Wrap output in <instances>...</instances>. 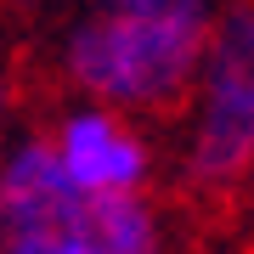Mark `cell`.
<instances>
[{
    "label": "cell",
    "mask_w": 254,
    "mask_h": 254,
    "mask_svg": "<svg viewBox=\"0 0 254 254\" xmlns=\"http://www.w3.org/2000/svg\"><path fill=\"white\" fill-rule=\"evenodd\" d=\"M0 254H164V215L73 187L46 136H17L0 153Z\"/></svg>",
    "instance_id": "2"
},
{
    "label": "cell",
    "mask_w": 254,
    "mask_h": 254,
    "mask_svg": "<svg viewBox=\"0 0 254 254\" xmlns=\"http://www.w3.org/2000/svg\"><path fill=\"white\" fill-rule=\"evenodd\" d=\"M215 0H96L63 34V73L96 108L125 119L170 113L203 63Z\"/></svg>",
    "instance_id": "1"
},
{
    "label": "cell",
    "mask_w": 254,
    "mask_h": 254,
    "mask_svg": "<svg viewBox=\"0 0 254 254\" xmlns=\"http://www.w3.org/2000/svg\"><path fill=\"white\" fill-rule=\"evenodd\" d=\"M181 170L198 192H232L254 175V0L215 6V28L187 91Z\"/></svg>",
    "instance_id": "3"
},
{
    "label": "cell",
    "mask_w": 254,
    "mask_h": 254,
    "mask_svg": "<svg viewBox=\"0 0 254 254\" xmlns=\"http://www.w3.org/2000/svg\"><path fill=\"white\" fill-rule=\"evenodd\" d=\"M46 147L68 181L96 198H147V187H153V141L141 136L136 119L113 108H96V102L63 108Z\"/></svg>",
    "instance_id": "4"
}]
</instances>
